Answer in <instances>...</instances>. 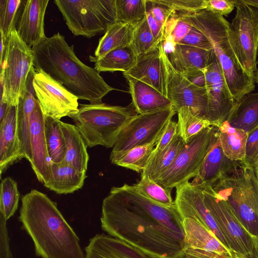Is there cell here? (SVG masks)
<instances>
[{"mask_svg":"<svg viewBox=\"0 0 258 258\" xmlns=\"http://www.w3.org/2000/svg\"><path fill=\"white\" fill-rule=\"evenodd\" d=\"M33 87L44 115L57 119L76 112L78 98L41 70H35Z\"/></svg>","mask_w":258,"mask_h":258,"instance_id":"14","label":"cell"},{"mask_svg":"<svg viewBox=\"0 0 258 258\" xmlns=\"http://www.w3.org/2000/svg\"><path fill=\"white\" fill-rule=\"evenodd\" d=\"M177 14L210 41L235 102L252 92L255 88V79L246 73L239 61L230 23L223 16L207 10Z\"/></svg>","mask_w":258,"mask_h":258,"instance_id":"4","label":"cell"},{"mask_svg":"<svg viewBox=\"0 0 258 258\" xmlns=\"http://www.w3.org/2000/svg\"><path fill=\"white\" fill-rule=\"evenodd\" d=\"M173 12L194 13L206 9V0H155Z\"/></svg>","mask_w":258,"mask_h":258,"instance_id":"43","label":"cell"},{"mask_svg":"<svg viewBox=\"0 0 258 258\" xmlns=\"http://www.w3.org/2000/svg\"><path fill=\"white\" fill-rule=\"evenodd\" d=\"M156 145L150 144L133 148L114 164L136 172H142L146 167Z\"/></svg>","mask_w":258,"mask_h":258,"instance_id":"38","label":"cell"},{"mask_svg":"<svg viewBox=\"0 0 258 258\" xmlns=\"http://www.w3.org/2000/svg\"><path fill=\"white\" fill-rule=\"evenodd\" d=\"M186 247L204 250L222 258H236L215 234L201 223L186 218L183 219Z\"/></svg>","mask_w":258,"mask_h":258,"instance_id":"23","label":"cell"},{"mask_svg":"<svg viewBox=\"0 0 258 258\" xmlns=\"http://www.w3.org/2000/svg\"><path fill=\"white\" fill-rule=\"evenodd\" d=\"M84 250L86 258H152L126 242L104 233L91 238Z\"/></svg>","mask_w":258,"mask_h":258,"instance_id":"21","label":"cell"},{"mask_svg":"<svg viewBox=\"0 0 258 258\" xmlns=\"http://www.w3.org/2000/svg\"><path fill=\"white\" fill-rule=\"evenodd\" d=\"M209 186L228 203L247 230L258 236V179L255 169L241 163L229 176Z\"/></svg>","mask_w":258,"mask_h":258,"instance_id":"6","label":"cell"},{"mask_svg":"<svg viewBox=\"0 0 258 258\" xmlns=\"http://www.w3.org/2000/svg\"><path fill=\"white\" fill-rule=\"evenodd\" d=\"M35 72L34 68L29 74L26 92L20 98L17 104L16 117L17 132L21 152L23 158L28 160L30 163L32 160L30 121L32 113L37 101L33 84Z\"/></svg>","mask_w":258,"mask_h":258,"instance_id":"22","label":"cell"},{"mask_svg":"<svg viewBox=\"0 0 258 258\" xmlns=\"http://www.w3.org/2000/svg\"><path fill=\"white\" fill-rule=\"evenodd\" d=\"M135 185L142 194L160 205L166 207L175 205L171 196L172 190L162 187L148 177L141 176V180Z\"/></svg>","mask_w":258,"mask_h":258,"instance_id":"41","label":"cell"},{"mask_svg":"<svg viewBox=\"0 0 258 258\" xmlns=\"http://www.w3.org/2000/svg\"><path fill=\"white\" fill-rule=\"evenodd\" d=\"M7 39L4 35L1 33V47H0V56H1V63L3 62L4 56L5 53Z\"/></svg>","mask_w":258,"mask_h":258,"instance_id":"53","label":"cell"},{"mask_svg":"<svg viewBox=\"0 0 258 258\" xmlns=\"http://www.w3.org/2000/svg\"><path fill=\"white\" fill-rule=\"evenodd\" d=\"M100 222L107 234L152 258H176L186 247L183 219L176 205H160L135 184L112 187L103 201Z\"/></svg>","mask_w":258,"mask_h":258,"instance_id":"1","label":"cell"},{"mask_svg":"<svg viewBox=\"0 0 258 258\" xmlns=\"http://www.w3.org/2000/svg\"><path fill=\"white\" fill-rule=\"evenodd\" d=\"M240 163L232 161L226 156L218 138L190 183L202 189L206 186H211L229 176Z\"/></svg>","mask_w":258,"mask_h":258,"instance_id":"19","label":"cell"},{"mask_svg":"<svg viewBox=\"0 0 258 258\" xmlns=\"http://www.w3.org/2000/svg\"><path fill=\"white\" fill-rule=\"evenodd\" d=\"M44 132L48 152L51 161L61 162L66 154V145L60 120L44 115Z\"/></svg>","mask_w":258,"mask_h":258,"instance_id":"34","label":"cell"},{"mask_svg":"<svg viewBox=\"0 0 258 258\" xmlns=\"http://www.w3.org/2000/svg\"><path fill=\"white\" fill-rule=\"evenodd\" d=\"M255 171H256V175H257V179H258V167L255 169Z\"/></svg>","mask_w":258,"mask_h":258,"instance_id":"56","label":"cell"},{"mask_svg":"<svg viewBox=\"0 0 258 258\" xmlns=\"http://www.w3.org/2000/svg\"><path fill=\"white\" fill-rule=\"evenodd\" d=\"M181 73L193 84L200 87H205L206 79L203 70L196 68H190Z\"/></svg>","mask_w":258,"mask_h":258,"instance_id":"51","label":"cell"},{"mask_svg":"<svg viewBox=\"0 0 258 258\" xmlns=\"http://www.w3.org/2000/svg\"><path fill=\"white\" fill-rule=\"evenodd\" d=\"M137 55L130 46L111 50L101 57L89 56V60L94 62V68L100 73L127 72L135 64Z\"/></svg>","mask_w":258,"mask_h":258,"instance_id":"32","label":"cell"},{"mask_svg":"<svg viewBox=\"0 0 258 258\" xmlns=\"http://www.w3.org/2000/svg\"><path fill=\"white\" fill-rule=\"evenodd\" d=\"M204 202L236 258H258L257 237L250 233L228 203L209 186L203 188Z\"/></svg>","mask_w":258,"mask_h":258,"instance_id":"9","label":"cell"},{"mask_svg":"<svg viewBox=\"0 0 258 258\" xmlns=\"http://www.w3.org/2000/svg\"><path fill=\"white\" fill-rule=\"evenodd\" d=\"M34 67L61 84L78 99L102 103L116 89L107 84L95 68L83 63L59 32L33 47Z\"/></svg>","mask_w":258,"mask_h":258,"instance_id":"3","label":"cell"},{"mask_svg":"<svg viewBox=\"0 0 258 258\" xmlns=\"http://www.w3.org/2000/svg\"><path fill=\"white\" fill-rule=\"evenodd\" d=\"M0 258H13L7 221L0 215Z\"/></svg>","mask_w":258,"mask_h":258,"instance_id":"49","label":"cell"},{"mask_svg":"<svg viewBox=\"0 0 258 258\" xmlns=\"http://www.w3.org/2000/svg\"><path fill=\"white\" fill-rule=\"evenodd\" d=\"M146 17L150 29L156 43L159 45L165 39V28L153 17L150 11L147 8Z\"/></svg>","mask_w":258,"mask_h":258,"instance_id":"50","label":"cell"},{"mask_svg":"<svg viewBox=\"0 0 258 258\" xmlns=\"http://www.w3.org/2000/svg\"><path fill=\"white\" fill-rule=\"evenodd\" d=\"M185 143L177 134L171 142L163 150L153 152L141 176L148 177L156 180L173 164Z\"/></svg>","mask_w":258,"mask_h":258,"instance_id":"30","label":"cell"},{"mask_svg":"<svg viewBox=\"0 0 258 258\" xmlns=\"http://www.w3.org/2000/svg\"><path fill=\"white\" fill-rule=\"evenodd\" d=\"M48 2V0L23 1L16 29L20 38L31 48L47 38L44 17Z\"/></svg>","mask_w":258,"mask_h":258,"instance_id":"18","label":"cell"},{"mask_svg":"<svg viewBox=\"0 0 258 258\" xmlns=\"http://www.w3.org/2000/svg\"><path fill=\"white\" fill-rule=\"evenodd\" d=\"M191 28L192 26L188 22L174 12L166 25V37L169 36L176 43H179Z\"/></svg>","mask_w":258,"mask_h":258,"instance_id":"42","label":"cell"},{"mask_svg":"<svg viewBox=\"0 0 258 258\" xmlns=\"http://www.w3.org/2000/svg\"><path fill=\"white\" fill-rule=\"evenodd\" d=\"M18 220L41 258H86L80 239L57 203L36 189L21 199Z\"/></svg>","mask_w":258,"mask_h":258,"instance_id":"2","label":"cell"},{"mask_svg":"<svg viewBox=\"0 0 258 258\" xmlns=\"http://www.w3.org/2000/svg\"><path fill=\"white\" fill-rule=\"evenodd\" d=\"M146 8L150 11L154 19L166 30V24L174 12L166 7L158 4L155 0H146Z\"/></svg>","mask_w":258,"mask_h":258,"instance_id":"46","label":"cell"},{"mask_svg":"<svg viewBox=\"0 0 258 258\" xmlns=\"http://www.w3.org/2000/svg\"><path fill=\"white\" fill-rule=\"evenodd\" d=\"M214 54L213 50L177 43L173 52L167 55L172 66L182 73L190 68L203 70L211 61Z\"/></svg>","mask_w":258,"mask_h":258,"instance_id":"28","label":"cell"},{"mask_svg":"<svg viewBox=\"0 0 258 258\" xmlns=\"http://www.w3.org/2000/svg\"><path fill=\"white\" fill-rule=\"evenodd\" d=\"M242 163L253 169L258 167V126L248 133Z\"/></svg>","mask_w":258,"mask_h":258,"instance_id":"44","label":"cell"},{"mask_svg":"<svg viewBox=\"0 0 258 258\" xmlns=\"http://www.w3.org/2000/svg\"><path fill=\"white\" fill-rule=\"evenodd\" d=\"M136 114L132 104L121 106L102 102L80 104L78 110L69 117L88 147L113 148L125 125Z\"/></svg>","mask_w":258,"mask_h":258,"instance_id":"5","label":"cell"},{"mask_svg":"<svg viewBox=\"0 0 258 258\" xmlns=\"http://www.w3.org/2000/svg\"><path fill=\"white\" fill-rule=\"evenodd\" d=\"M177 113L173 105L166 108L134 116L120 133L110 154L114 164L131 149L155 145L168 122Z\"/></svg>","mask_w":258,"mask_h":258,"instance_id":"10","label":"cell"},{"mask_svg":"<svg viewBox=\"0 0 258 258\" xmlns=\"http://www.w3.org/2000/svg\"><path fill=\"white\" fill-rule=\"evenodd\" d=\"M66 145V154L62 161L81 172H86L89 156L85 140L75 125L60 120Z\"/></svg>","mask_w":258,"mask_h":258,"instance_id":"27","label":"cell"},{"mask_svg":"<svg viewBox=\"0 0 258 258\" xmlns=\"http://www.w3.org/2000/svg\"><path fill=\"white\" fill-rule=\"evenodd\" d=\"M176 189L174 202L182 219L189 218L201 223L230 249L226 238L205 203L203 189L192 185L189 181L178 185Z\"/></svg>","mask_w":258,"mask_h":258,"instance_id":"16","label":"cell"},{"mask_svg":"<svg viewBox=\"0 0 258 258\" xmlns=\"http://www.w3.org/2000/svg\"><path fill=\"white\" fill-rule=\"evenodd\" d=\"M44 119V114L37 100L30 121V164L38 180L43 184L51 177L52 163L45 140Z\"/></svg>","mask_w":258,"mask_h":258,"instance_id":"17","label":"cell"},{"mask_svg":"<svg viewBox=\"0 0 258 258\" xmlns=\"http://www.w3.org/2000/svg\"><path fill=\"white\" fill-rule=\"evenodd\" d=\"M32 49L20 38L16 29L7 39L1 72L4 74L9 105H16L25 93L27 80L34 68Z\"/></svg>","mask_w":258,"mask_h":258,"instance_id":"11","label":"cell"},{"mask_svg":"<svg viewBox=\"0 0 258 258\" xmlns=\"http://www.w3.org/2000/svg\"><path fill=\"white\" fill-rule=\"evenodd\" d=\"M161 57L165 70L167 96L177 111L181 107L192 109L206 119L208 97L206 87H198L189 82L171 64L161 43Z\"/></svg>","mask_w":258,"mask_h":258,"instance_id":"13","label":"cell"},{"mask_svg":"<svg viewBox=\"0 0 258 258\" xmlns=\"http://www.w3.org/2000/svg\"><path fill=\"white\" fill-rule=\"evenodd\" d=\"M177 132V122L171 119L157 142L153 152L160 151L167 146L171 142Z\"/></svg>","mask_w":258,"mask_h":258,"instance_id":"48","label":"cell"},{"mask_svg":"<svg viewBox=\"0 0 258 258\" xmlns=\"http://www.w3.org/2000/svg\"><path fill=\"white\" fill-rule=\"evenodd\" d=\"M236 0H206V9L222 16H228L235 8Z\"/></svg>","mask_w":258,"mask_h":258,"instance_id":"47","label":"cell"},{"mask_svg":"<svg viewBox=\"0 0 258 258\" xmlns=\"http://www.w3.org/2000/svg\"><path fill=\"white\" fill-rule=\"evenodd\" d=\"M123 74L147 84L167 97L161 43L157 49L138 55L134 66Z\"/></svg>","mask_w":258,"mask_h":258,"instance_id":"20","label":"cell"},{"mask_svg":"<svg viewBox=\"0 0 258 258\" xmlns=\"http://www.w3.org/2000/svg\"><path fill=\"white\" fill-rule=\"evenodd\" d=\"M254 79H255V82L258 85V69H257V71H256V72L255 73Z\"/></svg>","mask_w":258,"mask_h":258,"instance_id":"55","label":"cell"},{"mask_svg":"<svg viewBox=\"0 0 258 258\" xmlns=\"http://www.w3.org/2000/svg\"><path fill=\"white\" fill-rule=\"evenodd\" d=\"M242 1L246 4L258 9V0H242Z\"/></svg>","mask_w":258,"mask_h":258,"instance_id":"54","label":"cell"},{"mask_svg":"<svg viewBox=\"0 0 258 258\" xmlns=\"http://www.w3.org/2000/svg\"><path fill=\"white\" fill-rule=\"evenodd\" d=\"M158 45L154 40L146 16L134 27L133 40L130 46L138 56L157 49Z\"/></svg>","mask_w":258,"mask_h":258,"instance_id":"39","label":"cell"},{"mask_svg":"<svg viewBox=\"0 0 258 258\" xmlns=\"http://www.w3.org/2000/svg\"><path fill=\"white\" fill-rule=\"evenodd\" d=\"M208 97L206 119L219 127L227 121L236 102L231 95L215 55L203 70Z\"/></svg>","mask_w":258,"mask_h":258,"instance_id":"15","label":"cell"},{"mask_svg":"<svg viewBox=\"0 0 258 258\" xmlns=\"http://www.w3.org/2000/svg\"><path fill=\"white\" fill-rule=\"evenodd\" d=\"M257 240H258V236H257Z\"/></svg>","mask_w":258,"mask_h":258,"instance_id":"57","label":"cell"},{"mask_svg":"<svg viewBox=\"0 0 258 258\" xmlns=\"http://www.w3.org/2000/svg\"><path fill=\"white\" fill-rule=\"evenodd\" d=\"M178 44L189 45L208 50H213L212 45L208 38L199 30L193 27Z\"/></svg>","mask_w":258,"mask_h":258,"instance_id":"45","label":"cell"},{"mask_svg":"<svg viewBox=\"0 0 258 258\" xmlns=\"http://www.w3.org/2000/svg\"><path fill=\"white\" fill-rule=\"evenodd\" d=\"M134 27L119 22L111 26L100 38L94 52L95 56L101 57L111 50L130 46L133 40Z\"/></svg>","mask_w":258,"mask_h":258,"instance_id":"33","label":"cell"},{"mask_svg":"<svg viewBox=\"0 0 258 258\" xmlns=\"http://www.w3.org/2000/svg\"><path fill=\"white\" fill-rule=\"evenodd\" d=\"M117 22L135 26L146 16V0H115Z\"/></svg>","mask_w":258,"mask_h":258,"instance_id":"36","label":"cell"},{"mask_svg":"<svg viewBox=\"0 0 258 258\" xmlns=\"http://www.w3.org/2000/svg\"><path fill=\"white\" fill-rule=\"evenodd\" d=\"M176 112L178 133L185 143L204 129L214 126L211 122L199 116L191 108L181 107Z\"/></svg>","mask_w":258,"mask_h":258,"instance_id":"35","label":"cell"},{"mask_svg":"<svg viewBox=\"0 0 258 258\" xmlns=\"http://www.w3.org/2000/svg\"><path fill=\"white\" fill-rule=\"evenodd\" d=\"M218 128L219 138L224 154L230 160L242 163L248 133L231 126L227 121Z\"/></svg>","mask_w":258,"mask_h":258,"instance_id":"31","label":"cell"},{"mask_svg":"<svg viewBox=\"0 0 258 258\" xmlns=\"http://www.w3.org/2000/svg\"><path fill=\"white\" fill-rule=\"evenodd\" d=\"M17 105H10L0 122V173L17 160L23 158L16 125Z\"/></svg>","mask_w":258,"mask_h":258,"instance_id":"24","label":"cell"},{"mask_svg":"<svg viewBox=\"0 0 258 258\" xmlns=\"http://www.w3.org/2000/svg\"><path fill=\"white\" fill-rule=\"evenodd\" d=\"M176 258H222L203 250L186 247Z\"/></svg>","mask_w":258,"mask_h":258,"instance_id":"52","label":"cell"},{"mask_svg":"<svg viewBox=\"0 0 258 258\" xmlns=\"http://www.w3.org/2000/svg\"><path fill=\"white\" fill-rule=\"evenodd\" d=\"M69 30L90 38L105 33L117 22L115 0H55Z\"/></svg>","mask_w":258,"mask_h":258,"instance_id":"7","label":"cell"},{"mask_svg":"<svg viewBox=\"0 0 258 258\" xmlns=\"http://www.w3.org/2000/svg\"><path fill=\"white\" fill-rule=\"evenodd\" d=\"M23 1L0 0V32L7 39L16 29Z\"/></svg>","mask_w":258,"mask_h":258,"instance_id":"40","label":"cell"},{"mask_svg":"<svg viewBox=\"0 0 258 258\" xmlns=\"http://www.w3.org/2000/svg\"><path fill=\"white\" fill-rule=\"evenodd\" d=\"M236 14L230 23L239 61L254 78L258 52V9L236 0Z\"/></svg>","mask_w":258,"mask_h":258,"instance_id":"12","label":"cell"},{"mask_svg":"<svg viewBox=\"0 0 258 258\" xmlns=\"http://www.w3.org/2000/svg\"><path fill=\"white\" fill-rule=\"evenodd\" d=\"M51 177L44 185L58 194L73 193L83 186L86 175L63 162H52Z\"/></svg>","mask_w":258,"mask_h":258,"instance_id":"26","label":"cell"},{"mask_svg":"<svg viewBox=\"0 0 258 258\" xmlns=\"http://www.w3.org/2000/svg\"><path fill=\"white\" fill-rule=\"evenodd\" d=\"M234 127L248 133L258 126V91L244 95L235 104L227 120Z\"/></svg>","mask_w":258,"mask_h":258,"instance_id":"29","label":"cell"},{"mask_svg":"<svg viewBox=\"0 0 258 258\" xmlns=\"http://www.w3.org/2000/svg\"><path fill=\"white\" fill-rule=\"evenodd\" d=\"M20 199L16 181L11 177L2 180L0 194V215L7 221L15 214Z\"/></svg>","mask_w":258,"mask_h":258,"instance_id":"37","label":"cell"},{"mask_svg":"<svg viewBox=\"0 0 258 258\" xmlns=\"http://www.w3.org/2000/svg\"><path fill=\"white\" fill-rule=\"evenodd\" d=\"M132 104L137 114H143L158 110L172 105L168 97L152 86L126 75Z\"/></svg>","mask_w":258,"mask_h":258,"instance_id":"25","label":"cell"},{"mask_svg":"<svg viewBox=\"0 0 258 258\" xmlns=\"http://www.w3.org/2000/svg\"><path fill=\"white\" fill-rule=\"evenodd\" d=\"M219 136V129L212 126L202 130L185 143L171 166L155 181L172 190L198 174L206 156Z\"/></svg>","mask_w":258,"mask_h":258,"instance_id":"8","label":"cell"}]
</instances>
